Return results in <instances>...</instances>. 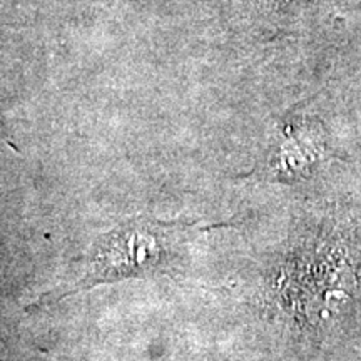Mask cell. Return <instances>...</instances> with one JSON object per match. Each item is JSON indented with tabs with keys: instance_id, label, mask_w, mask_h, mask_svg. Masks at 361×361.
<instances>
[{
	"instance_id": "cell-1",
	"label": "cell",
	"mask_w": 361,
	"mask_h": 361,
	"mask_svg": "<svg viewBox=\"0 0 361 361\" xmlns=\"http://www.w3.org/2000/svg\"><path fill=\"white\" fill-rule=\"evenodd\" d=\"M197 231L196 223L135 218L116 226L99 236L87 255L78 263L82 274L66 288L47 291L34 308L51 306L72 295L96 286L134 278H156L169 274L184 258V251Z\"/></svg>"
}]
</instances>
